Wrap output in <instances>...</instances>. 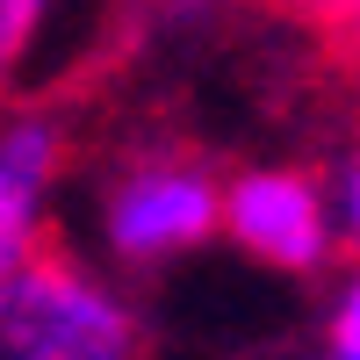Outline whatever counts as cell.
<instances>
[{"label": "cell", "mask_w": 360, "mask_h": 360, "mask_svg": "<svg viewBox=\"0 0 360 360\" xmlns=\"http://www.w3.org/2000/svg\"><path fill=\"white\" fill-rule=\"evenodd\" d=\"M137 317L72 252L37 238L0 274V353L22 360H123L137 353Z\"/></svg>", "instance_id": "1"}, {"label": "cell", "mask_w": 360, "mask_h": 360, "mask_svg": "<svg viewBox=\"0 0 360 360\" xmlns=\"http://www.w3.org/2000/svg\"><path fill=\"white\" fill-rule=\"evenodd\" d=\"M217 224H224V195L209 188L202 166H180V159L137 166V173L115 180V195H108V245L130 266H159L173 252H188Z\"/></svg>", "instance_id": "2"}, {"label": "cell", "mask_w": 360, "mask_h": 360, "mask_svg": "<svg viewBox=\"0 0 360 360\" xmlns=\"http://www.w3.org/2000/svg\"><path fill=\"white\" fill-rule=\"evenodd\" d=\"M224 231L238 252H252L274 274H317L332 252V202L310 173H245L224 188Z\"/></svg>", "instance_id": "3"}, {"label": "cell", "mask_w": 360, "mask_h": 360, "mask_svg": "<svg viewBox=\"0 0 360 360\" xmlns=\"http://www.w3.org/2000/svg\"><path fill=\"white\" fill-rule=\"evenodd\" d=\"M58 180V130L15 123L0 137V274L44 238V195Z\"/></svg>", "instance_id": "4"}, {"label": "cell", "mask_w": 360, "mask_h": 360, "mask_svg": "<svg viewBox=\"0 0 360 360\" xmlns=\"http://www.w3.org/2000/svg\"><path fill=\"white\" fill-rule=\"evenodd\" d=\"M281 8H295L303 22L332 29V37H353L360 44V0H281Z\"/></svg>", "instance_id": "5"}, {"label": "cell", "mask_w": 360, "mask_h": 360, "mask_svg": "<svg viewBox=\"0 0 360 360\" xmlns=\"http://www.w3.org/2000/svg\"><path fill=\"white\" fill-rule=\"evenodd\" d=\"M332 353L360 360V274L339 288V303H332Z\"/></svg>", "instance_id": "6"}, {"label": "cell", "mask_w": 360, "mask_h": 360, "mask_svg": "<svg viewBox=\"0 0 360 360\" xmlns=\"http://www.w3.org/2000/svg\"><path fill=\"white\" fill-rule=\"evenodd\" d=\"M37 8L44 0H0V72H8V58L22 51V37L37 29Z\"/></svg>", "instance_id": "7"}, {"label": "cell", "mask_w": 360, "mask_h": 360, "mask_svg": "<svg viewBox=\"0 0 360 360\" xmlns=\"http://www.w3.org/2000/svg\"><path fill=\"white\" fill-rule=\"evenodd\" d=\"M346 231H353V245H360V159L346 166Z\"/></svg>", "instance_id": "8"}]
</instances>
